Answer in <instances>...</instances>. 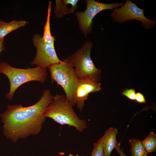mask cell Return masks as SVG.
Returning <instances> with one entry per match:
<instances>
[{"label": "cell", "mask_w": 156, "mask_h": 156, "mask_svg": "<svg viewBox=\"0 0 156 156\" xmlns=\"http://www.w3.org/2000/svg\"><path fill=\"white\" fill-rule=\"evenodd\" d=\"M53 96L50 90L46 89L38 101L32 105H8L0 115L4 135L16 142L19 139L38 134L46 120L44 116L46 109Z\"/></svg>", "instance_id": "6da1fadb"}, {"label": "cell", "mask_w": 156, "mask_h": 156, "mask_svg": "<svg viewBox=\"0 0 156 156\" xmlns=\"http://www.w3.org/2000/svg\"><path fill=\"white\" fill-rule=\"evenodd\" d=\"M73 107L65 95L57 94L47 106L44 116L60 125L74 127L82 132L87 128L86 122L79 118Z\"/></svg>", "instance_id": "7a4b0ae2"}, {"label": "cell", "mask_w": 156, "mask_h": 156, "mask_svg": "<svg viewBox=\"0 0 156 156\" xmlns=\"http://www.w3.org/2000/svg\"><path fill=\"white\" fill-rule=\"evenodd\" d=\"M0 73L5 75L10 83V89L5 95L12 100L16 90L21 85L28 82L36 81L43 83L47 76V68L38 67L27 68H18L10 66L5 62L0 63Z\"/></svg>", "instance_id": "3957f363"}, {"label": "cell", "mask_w": 156, "mask_h": 156, "mask_svg": "<svg viewBox=\"0 0 156 156\" xmlns=\"http://www.w3.org/2000/svg\"><path fill=\"white\" fill-rule=\"evenodd\" d=\"M52 82L55 81L63 88L68 100L74 106L75 97L79 81L77 76L70 55L48 68Z\"/></svg>", "instance_id": "277c9868"}, {"label": "cell", "mask_w": 156, "mask_h": 156, "mask_svg": "<svg viewBox=\"0 0 156 156\" xmlns=\"http://www.w3.org/2000/svg\"><path fill=\"white\" fill-rule=\"evenodd\" d=\"M93 44L87 41L70 55L75 74L79 79H89L99 82L101 70L95 66L90 57Z\"/></svg>", "instance_id": "5b68a950"}, {"label": "cell", "mask_w": 156, "mask_h": 156, "mask_svg": "<svg viewBox=\"0 0 156 156\" xmlns=\"http://www.w3.org/2000/svg\"><path fill=\"white\" fill-rule=\"evenodd\" d=\"M86 10L83 12H77L75 15L78 21L80 29L86 37L90 33L93 24V19L95 16L100 12L107 9L113 10V8L121 7L122 3H105L94 0H87Z\"/></svg>", "instance_id": "8992f818"}, {"label": "cell", "mask_w": 156, "mask_h": 156, "mask_svg": "<svg viewBox=\"0 0 156 156\" xmlns=\"http://www.w3.org/2000/svg\"><path fill=\"white\" fill-rule=\"evenodd\" d=\"M144 12L143 9L139 8L130 0H127L121 7L113 9L111 16L114 21L122 23L135 20L141 22L146 29L153 27L156 25V21L147 18L144 16Z\"/></svg>", "instance_id": "52a82bcc"}, {"label": "cell", "mask_w": 156, "mask_h": 156, "mask_svg": "<svg viewBox=\"0 0 156 156\" xmlns=\"http://www.w3.org/2000/svg\"><path fill=\"white\" fill-rule=\"evenodd\" d=\"M32 42L36 49V53L31 65L48 68L52 65L61 61L57 55L54 46L44 42L40 34L36 33L34 35Z\"/></svg>", "instance_id": "ba28073f"}, {"label": "cell", "mask_w": 156, "mask_h": 156, "mask_svg": "<svg viewBox=\"0 0 156 156\" xmlns=\"http://www.w3.org/2000/svg\"><path fill=\"white\" fill-rule=\"evenodd\" d=\"M101 84L89 79H79L75 97V105L81 112L83 109L85 101L88 99L89 94L101 90Z\"/></svg>", "instance_id": "9c48e42d"}, {"label": "cell", "mask_w": 156, "mask_h": 156, "mask_svg": "<svg viewBox=\"0 0 156 156\" xmlns=\"http://www.w3.org/2000/svg\"><path fill=\"white\" fill-rule=\"evenodd\" d=\"M118 133L117 129L111 127L107 129L103 135L97 141L102 146L104 156H110L114 149L120 146L116 139V136Z\"/></svg>", "instance_id": "30bf717a"}, {"label": "cell", "mask_w": 156, "mask_h": 156, "mask_svg": "<svg viewBox=\"0 0 156 156\" xmlns=\"http://www.w3.org/2000/svg\"><path fill=\"white\" fill-rule=\"evenodd\" d=\"M28 21L23 20H13L8 22H4L0 24V40L11 32L27 25Z\"/></svg>", "instance_id": "8fae6325"}, {"label": "cell", "mask_w": 156, "mask_h": 156, "mask_svg": "<svg viewBox=\"0 0 156 156\" xmlns=\"http://www.w3.org/2000/svg\"><path fill=\"white\" fill-rule=\"evenodd\" d=\"M74 0H56L54 8L55 17L60 18L67 14L73 13L77 8H69L68 5L71 4Z\"/></svg>", "instance_id": "7c38bea8"}, {"label": "cell", "mask_w": 156, "mask_h": 156, "mask_svg": "<svg viewBox=\"0 0 156 156\" xmlns=\"http://www.w3.org/2000/svg\"><path fill=\"white\" fill-rule=\"evenodd\" d=\"M51 11V1L49 2L48 7L47 20L44 28L42 39L44 42L54 46L55 37L51 34L50 29V16Z\"/></svg>", "instance_id": "4fadbf2b"}, {"label": "cell", "mask_w": 156, "mask_h": 156, "mask_svg": "<svg viewBox=\"0 0 156 156\" xmlns=\"http://www.w3.org/2000/svg\"><path fill=\"white\" fill-rule=\"evenodd\" d=\"M129 142L132 156H147L148 153L139 139L132 138Z\"/></svg>", "instance_id": "5bb4252c"}, {"label": "cell", "mask_w": 156, "mask_h": 156, "mask_svg": "<svg viewBox=\"0 0 156 156\" xmlns=\"http://www.w3.org/2000/svg\"><path fill=\"white\" fill-rule=\"evenodd\" d=\"M142 145L148 153L155 151L156 149V134L151 132L147 136L141 141Z\"/></svg>", "instance_id": "9a60e30c"}, {"label": "cell", "mask_w": 156, "mask_h": 156, "mask_svg": "<svg viewBox=\"0 0 156 156\" xmlns=\"http://www.w3.org/2000/svg\"><path fill=\"white\" fill-rule=\"evenodd\" d=\"M91 156H104L102 146L98 143H94Z\"/></svg>", "instance_id": "2e32d148"}, {"label": "cell", "mask_w": 156, "mask_h": 156, "mask_svg": "<svg viewBox=\"0 0 156 156\" xmlns=\"http://www.w3.org/2000/svg\"><path fill=\"white\" fill-rule=\"evenodd\" d=\"M136 93L135 89L131 88L123 90L121 93L122 95L132 101L135 100Z\"/></svg>", "instance_id": "e0dca14e"}, {"label": "cell", "mask_w": 156, "mask_h": 156, "mask_svg": "<svg viewBox=\"0 0 156 156\" xmlns=\"http://www.w3.org/2000/svg\"><path fill=\"white\" fill-rule=\"evenodd\" d=\"M135 100L139 103L144 104L146 102L144 96L140 92L136 93Z\"/></svg>", "instance_id": "ac0fdd59"}, {"label": "cell", "mask_w": 156, "mask_h": 156, "mask_svg": "<svg viewBox=\"0 0 156 156\" xmlns=\"http://www.w3.org/2000/svg\"><path fill=\"white\" fill-rule=\"evenodd\" d=\"M5 50L4 39L0 40V54L3 51Z\"/></svg>", "instance_id": "d6986e66"}, {"label": "cell", "mask_w": 156, "mask_h": 156, "mask_svg": "<svg viewBox=\"0 0 156 156\" xmlns=\"http://www.w3.org/2000/svg\"><path fill=\"white\" fill-rule=\"evenodd\" d=\"M116 149L119 153L120 156H127L125 153L123 149H120V146L117 147Z\"/></svg>", "instance_id": "ffe728a7"}, {"label": "cell", "mask_w": 156, "mask_h": 156, "mask_svg": "<svg viewBox=\"0 0 156 156\" xmlns=\"http://www.w3.org/2000/svg\"><path fill=\"white\" fill-rule=\"evenodd\" d=\"M69 156H79V155L78 154H77L76 155H74L71 154H69Z\"/></svg>", "instance_id": "44dd1931"}, {"label": "cell", "mask_w": 156, "mask_h": 156, "mask_svg": "<svg viewBox=\"0 0 156 156\" xmlns=\"http://www.w3.org/2000/svg\"><path fill=\"white\" fill-rule=\"evenodd\" d=\"M5 21L0 19V24L4 23Z\"/></svg>", "instance_id": "7402d4cb"}]
</instances>
